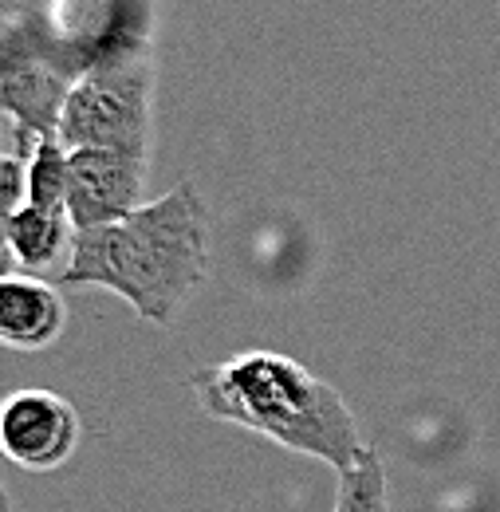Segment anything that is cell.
Segmentation results:
<instances>
[{"instance_id": "cell-8", "label": "cell", "mask_w": 500, "mask_h": 512, "mask_svg": "<svg viewBox=\"0 0 500 512\" xmlns=\"http://www.w3.org/2000/svg\"><path fill=\"white\" fill-rule=\"evenodd\" d=\"M67 209H44V205H20L8 225V245L20 268L44 272L56 268L63 245H67Z\"/></svg>"}, {"instance_id": "cell-6", "label": "cell", "mask_w": 500, "mask_h": 512, "mask_svg": "<svg viewBox=\"0 0 500 512\" xmlns=\"http://www.w3.org/2000/svg\"><path fill=\"white\" fill-rule=\"evenodd\" d=\"M146 158L115 150H67V221L75 233L123 221L142 205Z\"/></svg>"}, {"instance_id": "cell-3", "label": "cell", "mask_w": 500, "mask_h": 512, "mask_svg": "<svg viewBox=\"0 0 500 512\" xmlns=\"http://www.w3.org/2000/svg\"><path fill=\"white\" fill-rule=\"evenodd\" d=\"M83 71L87 60L75 40L40 8L0 0V115L16 127V154L28 158L36 138L60 134L67 95Z\"/></svg>"}, {"instance_id": "cell-11", "label": "cell", "mask_w": 500, "mask_h": 512, "mask_svg": "<svg viewBox=\"0 0 500 512\" xmlns=\"http://www.w3.org/2000/svg\"><path fill=\"white\" fill-rule=\"evenodd\" d=\"M0 512H16L12 509V501H8V493H4V485H0Z\"/></svg>"}, {"instance_id": "cell-7", "label": "cell", "mask_w": 500, "mask_h": 512, "mask_svg": "<svg viewBox=\"0 0 500 512\" xmlns=\"http://www.w3.org/2000/svg\"><path fill=\"white\" fill-rule=\"evenodd\" d=\"M67 308L56 284L40 276H4L0 280V343L16 351H44L60 339Z\"/></svg>"}, {"instance_id": "cell-5", "label": "cell", "mask_w": 500, "mask_h": 512, "mask_svg": "<svg viewBox=\"0 0 500 512\" xmlns=\"http://www.w3.org/2000/svg\"><path fill=\"white\" fill-rule=\"evenodd\" d=\"M79 446V414L56 390H16L0 402V449L12 465L60 469Z\"/></svg>"}, {"instance_id": "cell-9", "label": "cell", "mask_w": 500, "mask_h": 512, "mask_svg": "<svg viewBox=\"0 0 500 512\" xmlns=\"http://www.w3.org/2000/svg\"><path fill=\"white\" fill-rule=\"evenodd\" d=\"M335 512H390L386 489V465L375 449H363V457L339 473V497Z\"/></svg>"}, {"instance_id": "cell-2", "label": "cell", "mask_w": 500, "mask_h": 512, "mask_svg": "<svg viewBox=\"0 0 500 512\" xmlns=\"http://www.w3.org/2000/svg\"><path fill=\"white\" fill-rule=\"evenodd\" d=\"M189 390L209 418L260 434L300 457H315L339 473L367 449L343 394L280 351H241L193 371Z\"/></svg>"}, {"instance_id": "cell-4", "label": "cell", "mask_w": 500, "mask_h": 512, "mask_svg": "<svg viewBox=\"0 0 500 512\" xmlns=\"http://www.w3.org/2000/svg\"><path fill=\"white\" fill-rule=\"evenodd\" d=\"M150 119H154V52L142 40L111 60L91 64L75 79L56 138L67 150H115L146 158Z\"/></svg>"}, {"instance_id": "cell-10", "label": "cell", "mask_w": 500, "mask_h": 512, "mask_svg": "<svg viewBox=\"0 0 500 512\" xmlns=\"http://www.w3.org/2000/svg\"><path fill=\"white\" fill-rule=\"evenodd\" d=\"M28 205L67 209V146L60 138H36L28 150Z\"/></svg>"}, {"instance_id": "cell-12", "label": "cell", "mask_w": 500, "mask_h": 512, "mask_svg": "<svg viewBox=\"0 0 500 512\" xmlns=\"http://www.w3.org/2000/svg\"><path fill=\"white\" fill-rule=\"evenodd\" d=\"M0 158H4V150H0Z\"/></svg>"}, {"instance_id": "cell-1", "label": "cell", "mask_w": 500, "mask_h": 512, "mask_svg": "<svg viewBox=\"0 0 500 512\" xmlns=\"http://www.w3.org/2000/svg\"><path fill=\"white\" fill-rule=\"evenodd\" d=\"M209 272V209L193 182L123 221L71 237L63 288H107L154 327H170Z\"/></svg>"}]
</instances>
